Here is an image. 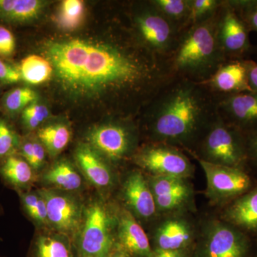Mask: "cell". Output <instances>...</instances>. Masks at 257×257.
I'll return each instance as SVG.
<instances>
[{
  "instance_id": "1",
  "label": "cell",
  "mask_w": 257,
  "mask_h": 257,
  "mask_svg": "<svg viewBox=\"0 0 257 257\" xmlns=\"http://www.w3.org/2000/svg\"><path fill=\"white\" fill-rule=\"evenodd\" d=\"M43 51L59 86L72 97L149 104L175 77L168 59L149 50L137 35L51 40Z\"/></svg>"
},
{
  "instance_id": "2",
  "label": "cell",
  "mask_w": 257,
  "mask_h": 257,
  "mask_svg": "<svg viewBox=\"0 0 257 257\" xmlns=\"http://www.w3.org/2000/svg\"><path fill=\"white\" fill-rule=\"evenodd\" d=\"M147 124L157 143L188 145L219 116L218 95L201 82L175 77L148 104Z\"/></svg>"
},
{
  "instance_id": "3",
  "label": "cell",
  "mask_w": 257,
  "mask_h": 257,
  "mask_svg": "<svg viewBox=\"0 0 257 257\" xmlns=\"http://www.w3.org/2000/svg\"><path fill=\"white\" fill-rule=\"evenodd\" d=\"M219 10L211 18L190 25L181 32L175 50L169 57L175 77L204 82L229 61L218 37Z\"/></svg>"
},
{
  "instance_id": "4",
  "label": "cell",
  "mask_w": 257,
  "mask_h": 257,
  "mask_svg": "<svg viewBox=\"0 0 257 257\" xmlns=\"http://www.w3.org/2000/svg\"><path fill=\"white\" fill-rule=\"evenodd\" d=\"M77 236L79 257H109L114 239L112 219L102 201L94 199L84 207Z\"/></svg>"
},
{
  "instance_id": "5",
  "label": "cell",
  "mask_w": 257,
  "mask_h": 257,
  "mask_svg": "<svg viewBox=\"0 0 257 257\" xmlns=\"http://www.w3.org/2000/svg\"><path fill=\"white\" fill-rule=\"evenodd\" d=\"M135 34L154 53L168 59L175 50L182 30L157 9L151 1L135 14Z\"/></svg>"
},
{
  "instance_id": "6",
  "label": "cell",
  "mask_w": 257,
  "mask_h": 257,
  "mask_svg": "<svg viewBox=\"0 0 257 257\" xmlns=\"http://www.w3.org/2000/svg\"><path fill=\"white\" fill-rule=\"evenodd\" d=\"M204 159L217 165L238 167L244 160L246 146L243 145L236 127L218 116L202 138Z\"/></svg>"
},
{
  "instance_id": "7",
  "label": "cell",
  "mask_w": 257,
  "mask_h": 257,
  "mask_svg": "<svg viewBox=\"0 0 257 257\" xmlns=\"http://www.w3.org/2000/svg\"><path fill=\"white\" fill-rule=\"evenodd\" d=\"M46 204L48 226L58 234L76 236L83 219L84 207L72 192L43 188L38 190Z\"/></svg>"
},
{
  "instance_id": "8",
  "label": "cell",
  "mask_w": 257,
  "mask_h": 257,
  "mask_svg": "<svg viewBox=\"0 0 257 257\" xmlns=\"http://www.w3.org/2000/svg\"><path fill=\"white\" fill-rule=\"evenodd\" d=\"M124 121H111L96 125L87 134V143L106 160L117 162L135 150L136 133Z\"/></svg>"
},
{
  "instance_id": "9",
  "label": "cell",
  "mask_w": 257,
  "mask_h": 257,
  "mask_svg": "<svg viewBox=\"0 0 257 257\" xmlns=\"http://www.w3.org/2000/svg\"><path fill=\"white\" fill-rule=\"evenodd\" d=\"M138 165L156 176H170L183 179L192 172L187 157L176 147L156 143L142 150L136 156Z\"/></svg>"
},
{
  "instance_id": "10",
  "label": "cell",
  "mask_w": 257,
  "mask_h": 257,
  "mask_svg": "<svg viewBox=\"0 0 257 257\" xmlns=\"http://www.w3.org/2000/svg\"><path fill=\"white\" fill-rule=\"evenodd\" d=\"M250 30L236 10L223 1L219 10L218 37L221 48L228 60H236L247 53L251 44Z\"/></svg>"
},
{
  "instance_id": "11",
  "label": "cell",
  "mask_w": 257,
  "mask_h": 257,
  "mask_svg": "<svg viewBox=\"0 0 257 257\" xmlns=\"http://www.w3.org/2000/svg\"><path fill=\"white\" fill-rule=\"evenodd\" d=\"M199 162L205 173L208 190L212 197L237 195L249 187V177L238 167L217 165L201 159Z\"/></svg>"
},
{
  "instance_id": "12",
  "label": "cell",
  "mask_w": 257,
  "mask_h": 257,
  "mask_svg": "<svg viewBox=\"0 0 257 257\" xmlns=\"http://www.w3.org/2000/svg\"><path fill=\"white\" fill-rule=\"evenodd\" d=\"M218 113L234 127L257 126V93L246 91L218 95Z\"/></svg>"
},
{
  "instance_id": "13",
  "label": "cell",
  "mask_w": 257,
  "mask_h": 257,
  "mask_svg": "<svg viewBox=\"0 0 257 257\" xmlns=\"http://www.w3.org/2000/svg\"><path fill=\"white\" fill-rule=\"evenodd\" d=\"M75 160L81 174L92 185L99 189L110 187L113 174L108 160L89 144H79L75 150Z\"/></svg>"
},
{
  "instance_id": "14",
  "label": "cell",
  "mask_w": 257,
  "mask_h": 257,
  "mask_svg": "<svg viewBox=\"0 0 257 257\" xmlns=\"http://www.w3.org/2000/svg\"><path fill=\"white\" fill-rule=\"evenodd\" d=\"M203 84L217 95L250 91L244 60H229ZM251 92V91H250Z\"/></svg>"
},
{
  "instance_id": "15",
  "label": "cell",
  "mask_w": 257,
  "mask_h": 257,
  "mask_svg": "<svg viewBox=\"0 0 257 257\" xmlns=\"http://www.w3.org/2000/svg\"><path fill=\"white\" fill-rule=\"evenodd\" d=\"M124 195L128 205L140 217L147 219L156 212L153 193L140 172H133L128 176L124 185Z\"/></svg>"
},
{
  "instance_id": "16",
  "label": "cell",
  "mask_w": 257,
  "mask_h": 257,
  "mask_svg": "<svg viewBox=\"0 0 257 257\" xmlns=\"http://www.w3.org/2000/svg\"><path fill=\"white\" fill-rule=\"evenodd\" d=\"M118 226L120 250L128 256H151L152 248L146 233L130 212L124 211L121 214Z\"/></svg>"
},
{
  "instance_id": "17",
  "label": "cell",
  "mask_w": 257,
  "mask_h": 257,
  "mask_svg": "<svg viewBox=\"0 0 257 257\" xmlns=\"http://www.w3.org/2000/svg\"><path fill=\"white\" fill-rule=\"evenodd\" d=\"M246 243L234 229L216 226L209 234L205 248V257H243Z\"/></svg>"
},
{
  "instance_id": "18",
  "label": "cell",
  "mask_w": 257,
  "mask_h": 257,
  "mask_svg": "<svg viewBox=\"0 0 257 257\" xmlns=\"http://www.w3.org/2000/svg\"><path fill=\"white\" fill-rule=\"evenodd\" d=\"M35 177V170L18 153L0 160V177L19 194L30 190Z\"/></svg>"
},
{
  "instance_id": "19",
  "label": "cell",
  "mask_w": 257,
  "mask_h": 257,
  "mask_svg": "<svg viewBox=\"0 0 257 257\" xmlns=\"http://www.w3.org/2000/svg\"><path fill=\"white\" fill-rule=\"evenodd\" d=\"M82 174L66 159L57 161L42 175L45 188L74 192L82 187Z\"/></svg>"
},
{
  "instance_id": "20",
  "label": "cell",
  "mask_w": 257,
  "mask_h": 257,
  "mask_svg": "<svg viewBox=\"0 0 257 257\" xmlns=\"http://www.w3.org/2000/svg\"><path fill=\"white\" fill-rule=\"evenodd\" d=\"M47 3L41 0H0V21L22 25L37 20Z\"/></svg>"
},
{
  "instance_id": "21",
  "label": "cell",
  "mask_w": 257,
  "mask_h": 257,
  "mask_svg": "<svg viewBox=\"0 0 257 257\" xmlns=\"http://www.w3.org/2000/svg\"><path fill=\"white\" fill-rule=\"evenodd\" d=\"M72 137L71 128L65 123L55 122L39 128L37 139L50 157H55L68 146Z\"/></svg>"
},
{
  "instance_id": "22",
  "label": "cell",
  "mask_w": 257,
  "mask_h": 257,
  "mask_svg": "<svg viewBox=\"0 0 257 257\" xmlns=\"http://www.w3.org/2000/svg\"><path fill=\"white\" fill-rule=\"evenodd\" d=\"M32 257H73L68 237L64 235H39L32 244Z\"/></svg>"
},
{
  "instance_id": "23",
  "label": "cell",
  "mask_w": 257,
  "mask_h": 257,
  "mask_svg": "<svg viewBox=\"0 0 257 257\" xmlns=\"http://www.w3.org/2000/svg\"><path fill=\"white\" fill-rule=\"evenodd\" d=\"M188 226L182 221L170 220L162 225L157 234L158 248L180 251L190 240Z\"/></svg>"
},
{
  "instance_id": "24",
  "label": "cell",
  "mask_w": 257,
  "mask_h": 257,
  "mask_svg": "<svg viewBox=\"0 0 257 257\" xmlns=\"http://www.w3.org/2000/svg\"><path fill=\"white\" fill-rule=\"evenodd\" d=\"M19 69L22 80L32 85L46 82L53 75L50 61L40 55H28L22 60Z\"/></svg>"
},
{
  "instance_id": "25",
  "label": "cell",
  "mask_w": 257,
  "mask_h": 257,
  "mask_svg": "<svg viewBox=\"0 0 257 257\" xmlns=\"http://www.w3.org/2000/svg\"><path fill=\"white\" fill-rule=\"evenodd\" d=\"M85 17V5L81 0H64L61 3L55 21L64 31H73L79 28Z\"/></svg>"
},
{
  "instance_id": "26",
  "label": "cell",
  "mask_w": 257,
  "mask_h": 257,
  "mask_svg": "<svg viewBox=\"0 0 257 257\" xmlns=\"http://www.w3.org/2000/svg\"><path fill=\"white\" fill-rule=\"evenodd\" d=\"M229 215L236 224L244 227L257 226V190L244 196L230 209Z\"/></svg>"
},
{
  "instance_id": "27",
  "label": "cell",
  "mask_w": 257,
  "mask_h": 257,
  "mask_svg": "<svg viewBox=\"0 0 257 257\" xmlns=\"http://www.w3.org/2000/svg\"><path fill=\"white\" fill-rule=\"evenodd\" d=\"M38 101V94L31 88H15L7 93L3 99V109L9 115L15 116L23 112L24 109L35 101Z\"/></svg>"
},
{
  "instance_id": "28",
  "label": "cell",
  "mask_w": 257,
  "mask_h": 257,
  "mask_svg": "<svg viewBox=\"0 0 257 257\" xmlns=\"http://www.w3.org/2000/svg\"><path fill=\"white\" fill-rule=\"evenodd\" d=\"M151 3L181 30L186 28L190 10V0H152Z\"/></svg>"
},
{
  "instance_id": "29",
  "label": "cell",
  "mask_w": 257,
  "mask_h": 257,
  "mask_svg": "<svg viewBox=\"0 0 257 257\" xmlns=\"http://www.w3.org/2000/svg\"><path fill=\"white\" fill-rule=\"evenodd\" d=\"M20 201L23 210L27 215L40 226H47V214L46 204L38 191H27L20 193Z\"/></svg>"
},
{
  "instance_id": "30",
  "label": "cell",
  "mask_w": 257,
  "mask_h": 257,
  "mask_svg": "<svg viewBox=\"0 0 257 257\" xmlns=\"http://www.w3.org/2000/svg\"><path fill=\"white\" fill-rule=\"evenodd\" d=\"M47 151L37 139L22 138L18 154L25 159L35 172H38L45 165Z\"/></svg>"
},
{
  "instance_id": "31",
  "label": "cell",
  "mask_w": 257,
  "mask_h": 257,
  "mask_svg": "<svg viewBox=\"0 0 257 257\" xmlns=\"http://www.w3.org/2000/svg\"><path fill=\"white\" fill-rule=\"evenodd\" d=\"M150 188L154 197L182 195L187 197L188 189L182 178L170 176H156L152 179Z\"/></svg>"
},
{
  "instance_id": "32",
  "label": "cell",
  "mask_w": 257,
  "mask_h": 257,
  "mask_svg": "<svg viewBox=\"0 0 257 257\" xmlns=\"http://www.w3.org/2000/svg\"><path fill=\"white\" fill-rule=\"evenodd\" d=\"M21 138L13 125L5 118H0V160L18 153Z\"/></svg>"
},
{
  "instance_id": "33",
  "label": "cell",
  "mask_w": 257,
  "mask_h": 257,
  "mask_svg": "<svg viewBox=\"0 0 257 257\" xmlns=\"http://www.w3.org/2000/svg\"><path fill=\"white\" fill-rule=\"evenodd\" d=\"M222 3L223 1L219 0H190V10L186 28L211 18L220 8Z\"/></svg>"
},
{
  "instance_id": "34",
  "label": "cell",
  "mask_w": 257,
  "mask_h": 257,
  "mask_svg": "<svg viewBox=\"0 0 257 257\" xmlns=\"http://www.w3.org/2000/svg\"><path fill=\"white\" fill-rule=\"evenodd\" d=\"M50 116V111L45 104L38 101L27 106L22 112V124L25 130L33 131L45 122Z\"/></svg>"
},
{
  "instance_id": "35",
  "label": "cell",
  "mask_w": 257,
  "mask_h": 257,
  "mask_svg": "<svg viewBox=\"0 0 257 257\" xmlns=\"http://www.w3.org/2000/svg\"><path fill=\"white\" fill-rule=\"evenodd\" d=\"M240 15L249 30L257 32V1H226Z\"/></svg>"
},
{
  "instance_id": "36",
  "label": "cell",
  "mask_w": 257,
  "mask_h": 257,
  "mask_svg": "<svg viewBox=\"0 0 257 257\" xmlns=\"http://www.w3.org/2000/svg\"><path fill=\"white\" fill-rule=\"evenodd\" d=\"M16 40L9 29L0 25V57H9L14 54Z\"/></svg>"
},
{
  "instance_id": "37",
  "label": "cell",
  "mask_w": 257,
  "mask_h": 257,
  "mask_svg": "<svg viewBox=\"0 0 257 257\" xmlns=\"http://www.w3.org/2000/svg\"><path fill=\"white\" fill-rule=\"evenodd\" d=\"M22 81L19 67H15L0 58V82L13 84Z\"/></svg>"
},
{
  "instance_id": "38",
  "label": "cell",
  "mask_w": 257,
  "mask_h": 257,
  "mask_svg": "<svg viewBox=\"0 0 257 257\" xmlns=\"http://www.w3.org/2000/svg\"><path fill=\"white\" fill-rule=\"evenodd\" d=\"M187 197L182 195L160 196L155 197L157 209L167 211L178 207Z\"/></svg>"
},
{
  "instance_id": "39",
  "label": "cell",
  "mask_w": 257,
  "mask_h": 257,
  "mask_svg": "<svg viewBox=\"0 0 257 257\" xmlns=\"http://www.w3.org/2000/svg\"><path fill=\"white\" fill-rule=\"evenodd\" d=\"M247 70V80L250 91L257 93V63L251 60H244Z\"/></svg>"
},
{
  "instance_id": "40",
  "label": "cell",
  "mask_w": 257,
  "mask_h": 257,
  "mask_svg": "<svg viewBox=\"0 0 257 257\" xmlns=\"http://www.w3.org/2000/svg\"><path fill=\"white\" fill-rule=\"evenodd\" d=\"M246 152L257 162V131L251 134L246 144Z\"/></svg>"
},
{
  "instance_id": "41",
  "label": "cell",
  "mask_w": 257,
  "mask_h": 257,
  "mask_svg": "<svg viewBox=\"0 0 257 257\" xmlns=\"http://www.w3.org/2000/svg\"><path fill=\"white\" fill-rule=\"evenodd\" d=\"M150 257H182L180 251H173V250H165L157 248L156 251H152Z\"/></svg>"
},
{
  "instance_id": "42",
  "label": "cell",
  "mask_w": 257,
  "mask_h": 257,
  "mask_svg": "<svg viewBox=\"0 0 257 257\" xmlns=\"http://www.w3.org/2000/svg\"><path fill=\"white\" fill-rule=\"evenodd\" d=\"M109 257H130V256L121 250H117V251L111 253Z\"/></svg>"
},
{
  "instance_id": "43",
  "label": "cell",
  "mask_w": 257,
  "mask_h": 257,
  "mask_svg": "<svg viewBox=\"0 0 257 257\" xmlns=\"http://www.w3.org/2000/svg\"><path fill=\"white\" fill-rule=\"evenodd\" d=\"M0 89H1V88H0Z\"/></svg>"
}]
</instances>
